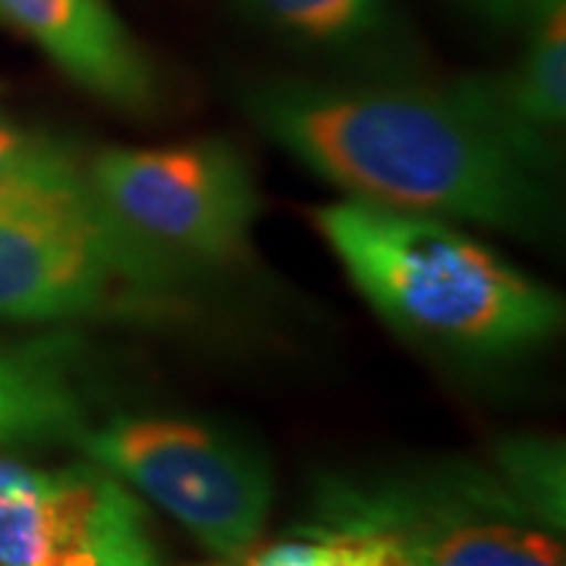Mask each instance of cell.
<instances>
[{
    "instance_id": "1",
    "label": "cell",
    "mask_w": 566,
    "mask_h": 566,
    "mask_svg": "<svg viewBox=\"0 0 566 566\" xmlns=\"http://www.w3.org/2000/svg\"><path fill=\"white\" fill-rule=\"evenodd\" d=\"M268 139L346 199L535 237L554 202L535 164L469 98L460 80L268 82L249 92Z\"/></svg>"
},
{
    "instance_id": "2",
    "label": "cell",
    "mask_w": 566,
    "mask_h": 566,
    "mask_svg": "<svg viewBox=\"0 0 566 566\" xmlns=\"http://www.w3.org/2000/svg\"><path fill=\"white\" fill-rule=\"evenodd\" d=\"M315 230L375 312L422 344L460 356H516L547 344L564 303L545 283L441 218L340 199Z\"/></svg>"
},
{
    "instance_id": "3",
    "label": "cell",
    "mask_w": 566,
    "mask_h": 566,
    "mask_svg": "<svg viewBox=\"0 0 566 566\" xmlns=\"http://www.w3.org/2000/svg\"><path fill=\"white\" fill-rule=\"evenodd\" d=\"M303 528L375 538L400 566H566L551 526L501 463H447L324 475Z\"/></svg>"
},
{
    "instance_id": "4",
    "label": "cell",
    "mask_w": 566,
    "mask_h": 566,
    "mask_svg": "<svg viewBox=\"0 0 566 566\" xmlns=\"http://www.w3.org/2000/svg\"><path fill=\"white\" fill-rule=\"evenodd\" d=\"M189 264L117 223L92 189L0 205V322L158 315Z\"/></svg>"
},
{
    "instance_id": "5",
    "label": "cell",
    "mask_w": 566,
    "mask_h": 566,
    "mask_svg": "<svg viewBox=\"0 0 566 566\" xmlns=\"http://www.w3.org/2000/svg\"><path fill=\"white\" fill-rule=\"evenodd\" d=\"M76 447L174 516L211 557H233L262 542L274 475L243 438L196 419L114 416L88 424Z\"/></svg>"
},
{
    "instance_id": "6",
    "label": "cell",
    "mask_w": 566,
    "mask_h": 566,
    "mask_svg": "<svg viewBox=\"0 0 566 566\" xmlns=\"http://www.w3.org/2000/svg\"><path fill=\"white\" fill-rule=\"evenodd\" d=\"M85 180L114 221L189 268L249 252L259 182L233 142L102 148L85 158Z\"/></svg>"
},
{
    "instance_id": "7",
    "label": "cell",
    "mask_w": 566,
    "mask_h": 566,
    "mask_svg": "<svg viewBox=\"0 0 566 566\" xmlns=\"http://www.w3.org/2000/svg\"><path fill=\"white\" fill-rule=\"evenodd\" d=\"M0 566H167L139 494L92 460L0 453Z\"/></svg>"
},
{
    "instance_id": "8",
    "label": "cell",
    "mask_w": 566,
    "mask_h": 566,
    "mask_svg": "<svg viewBox=\"0 0 566 566\" xmlns=\"http://www.w3.org/2000/svg\"><path fill=\"white\" fill-rule=\"evenodd\" d=\"M0 20L20 25L70 80L120 111H145L155 70L107 0H0Z\"/></svg>"
},
{
    "instance_id": "9",
    "label": "cell",
    "mask_w": 566,
    "mask_h": 566,
    "mask_svg": "<svg viewBox=\"0 0 566 566\" xmlns=\"http://www.w3.org/2000/svg\"><path fill=\"white\" fill-rule=\"evenodd\" d=\"M526 20V48L513 70L463 82L513 148L547 170L566 120V0H535Z\"/></svg>"
},
{
    "instance_id": "10",
    "label": "cell",
    "mask_w": 566,
    "mask_h": 566,
    "mask_svg": "<svg viewBox=\"0 0 566 566\" xmlns=\"http://www.w3.org/2000/svg\"><path fill=\"white\" fill-rule=\"evenodd\" d=\"M283 44L349 70H390L406 54L397 0H237Z\"/></svg>"
},
{
    "instance_id": "11",
    "label": "cell",
    "mask_w": 566,
    "mask_h": 566,
    "mask_svg": "<svg viewBox=\"0 0 566 566\" xmlns=\"http://www.w3.org/2000/svg\"><path fill=\"white\" fill-rule=\"evenodd\" d=\"M88 424L76 346L61 337L0 344V450L76 444Z\"/></svg>"
},
{
    "instance_id": "12",
    "label": "cell",
    "mask_w": 566,
    "mask_h": 566,
    "mask_svg": "<svg viewBox=\"0 0 566 566\" xmlns=\"http://www.w3.org/2000/svg\"><path fill=\"white\" fill-rule=\"evenodd\" d=\"M85 161L48 133L0 111V205L85 189Z\"/></svg>"
},
{
    "instance_id": "13",
    "label": "cell",
    "mask_w": 566,
    "mask_h": 566,
    "mask_svg": "<svg viewBox=\"0 0 566 566\" xmlns=\"http://www.w3.org/2000/svg\"><path fill=\"white\" fill-rule=\"evenodd\" d=\"M303 532H312L318 538L312 566H400V560L375 538L349 535V532H318V528H303Z\"/></svg>"
},
{
    "instance_id": "14",
    "label": "cell",
    "mask_w": 566,
    "mask_h": 566,
    "mask_svg": "<svg viewBox=\"0 0 566 566\" xmlns=\"http://www.w3.org/2000/svg\"><path fill=\"white\" fill-rule=\"evenodd\" d=\"M469 7H475L479 13H485L491 20H516V17H526V10L535 0H465Z\"/></svg>"
}]
</instances>
